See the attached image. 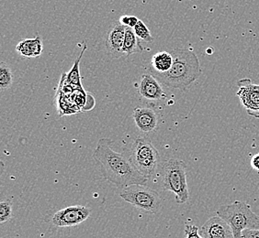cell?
<instances>
[{
  "mask_svg": "<svg viewBox=\"0 0 259 238\" xmlns=\"http://www.w3.org/2000/svg\"><path fill=\"white\" fill-rule=\"evenodd\" d=\"M110 139H100L93 152V159L99 164L103 177L119 190L132 185H146L148 180L135 169L130 159L112 149Z\"/></svg>",
  "mask_w": 259,
  "mask_h": 238,
  "instance_id": "6da1fadb",
  "label": "cell"
},
{
  "mask_svg": "<svg viewBox=\"0 0 259 238\" xmlns=\"http://www.w3.org/2000/svg\"><path fill=\"white\" fill-rule=\"evenodd\" d=\"M171 54L174 58L171 69L167 73L153 75L166 86L186 91L201 75L199 59L192 50L187 49H173Z\"/></svg>",
  "mask_w": 259,
  "mask_h": 238,
  "instance_id": "7a4b0ae2",
  "label": "cell"
},
{
  "mask_svg": "<svg viewBox=\"0 0 259 238\" xmlns=\"http://www.w3.org/2000/svg\"><path fill=\"white\" fill-rule=\"evenodd\" d=\"M216 213L231 226L234 238H242L244 230L259 229V215L254 213L245 202L235 201L232 204L223 205Z\"/></svg>",
  "mask_w": 259,
  "mask_h": 238,
  "instance_id": "3957f363",
  "label": "cell"
},
{
  "mask_svg": "<svg viewBox=\"0 0 259 238\" xmlns=\"http://www.w3.org/2000/svg\"><path fill=\"white\" fill-rule=\"evenodd\" d=\"M162 184L164 191L175 194L178 204H186L190 200L187 166L183 160L169 159L164 161L162 167Z\"/></svg>",
  "mask_w": 259,
  "mask_h": 238,
  "instance_id": "277c9868",
  "label": "cell"
},
{
  "mask_svg": "<svg viewBox=\"0 0 259 238\" xmlns=\"http://www.w3.org/2000/svg\"><path fill=\"white\" fill-rule=\"evenodd\" d=\"M130 160L147 180L155 178L160 166V155L147 137H138L132 146Z\"/></svg>",
  "mask_w": 259,
  "mask_h": 238,
  "instance_id": "5b68a950",
  "label": "cell"
},
{
  "mask_svg": "<svg viewBox=\"0 0 259 238\" xmlns=\"http://www.w3.org/2000/svg\"><path fill=\"white\" fill-rule=\"evenodd\" d=\"M119 195L125 202L145 213H156L161 207L159 194L146 185H132L120 190Z\"/></svg>",
  "mask_w": 259,
  "mask_h": 238,
  "instance_id": "8992f818",
  "label": "cell"
},
{
  "mask_svg": "<svg viewBox=\"0 0 259 238\" xmlns=\"http://www.w3.org/2000/svg\"><path fill=\"white\" fill-rule=\"evenodd\" d=\"M90 208L83 205L69 206L61 209L51 216L50 222L56 227H72L84 223L90 218Z\"/></svg>",
  "mask_w": 259,
  "mask_h": 238,
  "instance_id": "52a82bcc",
  "label": "cell"
},
{
  "mask_svg": "<svg viewBox=\"0 0 259 238\" xmlns=\"http://www.w3.org/2000/svg\"><path fill=\"white\" fill-rule=\"evenodd\" d=\"M125 31L126 27L121 25L120 21L115 22L111 26L106 36V50L108 54L113 59H118L124 54Z\"/></svg>",
  "mask_w": 259,
  "mask_h": 238,
  "instance_id": "ba28073f",
  "label": "cell"
},
{
  "mask_svg": "<svg viewBox=\"0 0 259 238\" xmlns=\"http://www.w3.org/2000/svg\"><path fill=\"white\" fill-rule=\"evenodd\" d=\"M138 93L147 101L161 102L166 98V94L159 81L151 74L142 75L138 85Z\"/></svg>",
  "mask_w": 259,
  "mask_h": 238,
  "instance_id": "9c48e42d",
  "label": "cell"
},
{
  "mask_svg": "<svg viewBox=\"0 0 259 238\" xmlns=\"http://www.w3.org/2000/svg\"><path fill=\"white\" fill-rule=\"evenodd\" d=\"M133 117L137 129L145 134L155 132L159 125L160 118L158 114L155 112V110L149 107H135L133 113Z\"/></svg>",
  "mask_w": 259,
  "mask_h": 238,
  "instance_id": "30bf717a",
  "label": "cell"
},
{
  "mask_svg": "<svg viewBox=\"0 0 259 238\" xmlns=\"http://www.w3.org/2000/svg\"><path fill=\"white\" fill-rule=\"evenodd\" d=\"M199 233L203 238H234L231 226L218 215L207 220L199 230Z\"/></svg>",
  "mask_w": 259,
  "mask_h": 238,
  "instance_id": "8fae6325",
  "label": "cell"
},
{
  "mask_svg": "<svg viewBox=\"0 0 259 238\" xmlns=\"http://www.w3.org/2000/svg\"><path fill=\"white\" fill-rule=\"evenodd\" d=\"M239 85L237 95L250 115L259 118V85L252 84Z\"/></svg>",
  "mask_w": 259,
  "mask_h": 238,
  "instance_id": "7c38bea8",
  "label": "cell"
},
{
  "mask_svg": "<svg viewBox=\"0 0 259 238\" xmlns=\"http://www.w3.org/2000/svg\"><path fill=\"white\" fill-rule=\"evenodd\" d=\"M42 50V40L39 34L36 35L33 39L21 40L16 46V50L25 58H37L41 54Z\"/></svg>",
  "mask_w": 259,
  "mask_h": 238,
  "instance_id": "4fadbf2b",
  "label": "cell"
},
{
  "mask_svg": "<svg viewBox=\"0 0 259 238\" xmlns=\"http://www.w3.org/2000/svg\"><path fill=\"white\" fill-rule=\"evenodd\" d=\"M173 63L174 58L171 52L159 51L153 56L149 66V72L152 75L167 73L171 69Z\"/></svg>",
  "mask_w": 259,
  "mask_h": 238,
  "instance_id": "5bb4252c",
  "label": "cell"
},
{
  "mask_svg": "<svg viewBox=\"0 0 259 238\" xmlns=\"http://www.w3.org/2000/svg\"><path fill=\"white\" fill-rule=\"evenodd\" d=\"M143 46L140 43L139 39L136 36L132 28H126L125 31L124 46H123V51L124 54L127 56L135 54V53H141L144 51Z\"/></svg>",
  "mask_w": 259,
  "mask_h": 238,
  "instance_id": "9a60e30c",
  "label": "cell"
},
{
  "mask_svg": "<svg viewBox=\"0 0 259 238\" xmlns=\"http://www.w3.org/2000/svg\"><path fill=\"white\" fill-rule=\"evenodd\" d=\"M87 50V43L84 42V47L82 49V51L80 52L79 56L77 57V59L75 60L73 67L71 68V71L66 75V81L67 83H69L70 85L77 87L78 89H82L81 86V81H80V62L83 57V54Z\"/></svg>",
  "mask_w": 259,
  "mask_h": 238,
  "instance_id": "2e32d148",
  "label": "cell"
},
{
  "mask_svg": "<svg viewBox=\"0 0 259 238\" xmlns=\"http://www.w3.org/2000/svg\"><path fill=\"white\" fill-rule=\"evenodd\" d=\"M13 82V75L10 66L5 63L0 64V88L1 90L9 89Z\"/></svg>",
  "mask_w": 259,
  "mask_h": 238,
  "instance_id": "e0dca14e",
  "label": "cell"
},
{
  "mask_svg": "<svg viewBox=\"0 0 259 238\" xmlns=\"http://www.w3.org/2000/svg\"><path fill=\"white\" fill-rule=\"evenodd\" d=\"M134 31L139 40H143L145 42H153L154 41V37L151 34L149 29L142 20L138 21L137 25L134 28Z\"/></svg>",
  "mask_w": 259,
  "mask_h": 238,
  "instance_id": "ac0fdd59",
  "label": "cell"
},
{
  "mask_svg": "<svg viewBox=\"0 0 259 238\" xmlns=\"http://www.w3.org/2000/svg\"><path fill=\"white\" fill-rule=\"evenodd\" d=\"M12 217V203L10 200H3L0 203V223L9 222Z\"/></svg>",
  "mask_w": 259,
  "mask_h": 238,
  "instance_id": "d6986e66",
  "label": "cell"
},
{
  "mask_svg": "<svg viewBox=\"0 0 259 238\" xmlns=\"http://www.w3.org/2000/svg\"><path fill=\"white\" fill-rule=\"evenodd\" d=\"M138 18H136L135 16H121L120 17V23L121 25L124 26L126 28H132L134 29L135 26L137 25L138 21Z\"/></svg>",
  "mask_w": 259,
  "mask_h": 238,
  "instance_id": "ffe728a7",
  "label": "cell"
},
{
  "mask_svg": "<svg viewBox=\"0 0 259 238\" xmlns=\"http://www.w3.org/2000/svg\"><path fill=\"white\" fill-rule=\"evenodd\" d=\"M185 233H186V238H203L199 233V227L193 224H186Z\"/></svg>",
  "mask_w": 259,
  "mask_h": 238,
  "instance_id": "44dd1931",
  "label": "cell"
},
{
  "mask_svg": "<svg viewBox=\"0 0 259 238\" xmlns=\"http://www.w3.org/2000/svg\"><path fill=\"white\" fill-rule=\"evenodd\" d=\"M96 99L95 97L92 94H87V97H85V102L83 107H82V112H89L91 111L95 107Z\"/></svg>",
  "mask_w": 259,
  "mask_h": 238,
  "instance_id": "7402d4cb",
  "label": "cell"
},
{
  "mask_svg": "<svg viewBox=\"0 0 259 238\" xmlns=\"http://www.w3.org/2000/svg\"><path fill=\"white\" fill-rule=\"evenodd\" d=\"M242 238H259L258 230H244Z\"/></svg>",
  "mask_w": 259,
  "mask_h": 238,
  "instance_id": "603a6c76",
  "label": "cell"
},
{
  "mask_svg": "<svg viewBox=\"0 0 259 238\" xmlns=\"http://www.w3.org/2000/svg\"><path fill=\"white\" fill-rule=\"evenodd\" d=\"M251 166H252V168L254 170L259 171V153L255 154V155L252 157V159H251Z\"/></svg>",
  "mask_w": 259,
  "mask_h": 238,
  "instance_id": "cb8c5ba5",
  "label": "cell"
}]
</instances>
